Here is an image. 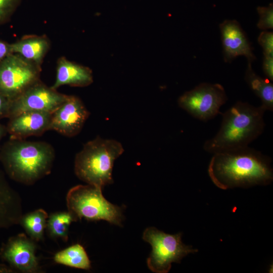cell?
I'll list each match as a JSON object with an SVG mask.
<instances>
[{
    "mask_svg": "<svg viewBox=\"0 0 273 273\" xmlns=\"http://www.w3.org/2000/svg\"><path fill=\"white\" fill-rule=\"evenodd\" d=\"M213 155L208 173L220 189L267 185L273 180L271 158L249 146Z\"/></svg>",
    "mask_w": 273,
    "mask_h": 273,
    "instance_id": "6da1fadb",
    "label": "cell"
},
{
    "mask_svg": "<svg viewBox=\"0 0 273 273\" xmlns=\"http://www.w3.org/2000/svg\"><path fill=\"white\" fill-rule=\"evenodd\" d=\"M261 106L237 102L224 113L217 133L206 140L204 150L211 154L237 150L248 146L264 131V114Z\"/></svg>",
    "mask_w": 273,
    "mask_h": 273,
    "instance_id": "7a4b0ae2",
    "label": "cell"
},
{
    "mask_svg": "<svg viewBox=\"0 0 273 273\" xmlns=\"http://www.w3.org/2000/svg\"><path fill=\"white\" fill-rule=\"evenodd\" d=\"M55 158L53 146L46 142L10 139L0 150V161L13 180L32 185L49 174Z\"/></svg>",
    "mask_w": 273,
    "mask_h": 273,
    "instance_id": "3957f363",
    "label": "cell"
},
{
    "mask_svg": "<svg viewBox=\"0 0 273 273\" xmlns=\"http://www.w3.org/2000/svg\"><path fill=\"white\" fill-rule=\"evenodd\" d=\"M124 151L119 142L98 136L85 143L76 155L75 173L87 184L103 188L113 183L114 161Z\"/></svg>",
    "mask_w": 273,
    "mask_h": 273,
    "instance_id": "277c9868",
    "label": "cell"
},
{
    "mask_svg": "<svg viewBox=\"0 0 273 273\" xmlns=\"http://www.w3.org/2000/svg\"><path fill=\"white\" fill-rule=\"evenodd\" d=\"M102 188L90 185H78L71 188L66 196L68 211L75 218L88 221L103 220L121 226L123 216L118 206L107 201Z\"/></svg>",
    "mask_w": 273,
    "mask_h": 273,
    "instance_id": "5b68a950",
    "label": "cell"
},
{
    "mask_svg": "<svg viewBox=\"0 0 273 273\" xmlns=\"http://www.w3.org/2000/svg\"><path fill=\"white\" fill-rule=\"evenodd\" d=\"M181 235V233L168 234L154 227L147 228L144 231L143 239L152 247L147 259L150 270L155 273H167L172 263H180L189 254L198 252L197 249L183 243Z\"/></svg>",
    "mask_w": 273,
    "mask_h": 273,
    "instance_id": "8992f818",
    "label": "cell"
},
{
    "mask_svg": "<svg viewBox=\"0 0 273 273\" xmlns=\"http://www.w3.org/2000/svg\"><path fill=\"white\" fill-rule=\"evenodd\" d=\"M41 67L13 53L0 62V94L12 100L40 81Z\"/></svg>",
    "mask_w": 273,
    "mask_h": 273,
    "instance_id": "52a82bcc",
    "label": "cell"
},
{
    "mask_svg": "<svg viewBox=\"0 0 273 273\" xmlns=\"http://www.w3.org/2000/svg\"><path fill=\"white\" fill-rule=\"evenodd\" d=\"M227 101L222 85L204 82L184 93L178 99L177 103L193 117L207 121L221 114L220 109Z\"/></svg>",
    "mask_w": 273,
    "mask_h": 273,
    "instance_id": "ba28073f",
    "label": "cell"
},
{
    "mask_svg": "<svg viewBox=\"0 0 273 273\" xmlns=\"http://www.w3.org/2000/svg\"><path fill=\"white\" fill-rule=\"evenodd\" d=\"M41 81L11 101L8 118L26 111L52 113L68 98Z\"/></svg>",
    "mask_w": 273,
    "mask_h": 273,
    "instance_id": "9c48e42d",
    "label": "cell"
},
{
    "mask_svg": "<svg viewBox=\"0 0 273 273\" xmlns=\"http://www.w3.org/2000/svg\"><path fill=\"white\" fill-rule=\"evenodd\" d=\"M33 239L24 233L10 237L0 248V257L14 269L34 273L40 271L36 246Z\"/></svg>",
    "mask_w": 273,
    "mask_h": 273,
    "instance_id": "30bf717a",
    "label": "cell"
},
{
    "mask_svg": "<svg viewBox=\"0 0 273 273\" xmlns=\"http://www.w3.org/2000/svg\"><path fill=\"white\" fill-rule=\"evenodd\" d=\"M89 115L82 101L69 95L67 99L52 113L50 130L67 136L77 135Z\"/></svg>",
    "mask_w": 273,
    "mask_h": 273,
    "instance_id": "8fae6325",
    "label": "cell"
},
{
    "mask_svg": "<svg viewBox=\"0 0 273 273\" xmlns=\"http://www.w3.org/2000/svg\"><path fill=\"white\" fill-rule=\"evenodd\" d=\"M219 29L225 62H231L240 56H245L250 63L256 59L247 36L238 21L225 20L219 24Z\"/></svg>",
    "mask_w": 273,
    "mask_h": 273,
    "instance_id": "7c38bea8",
    "label": "cell"
},
{
    "mask_svg": "<svg viewBox=\"0 0 273 273\" xmlns=\"http://www.w3.org/2000/svg\"><path fill=\"white\" fill-rule=\"evenodd\" d=\"M52 113L26 111L9 119L6 126L10 139L24 140L30 136L42 134L49 130Z\"/></svg>",
    "mask_w": 273,
    "mask_h": 273,
    "instance_id": "4fadbf2b",
    "label": "cell"
},
{
    "mask_svg": "<svg viewBox=\"0 0 273 273\" xmlns=\"http://www.w3.org/2000/svg\"><path fill=\"white\" fill-rule=\"evenodd\" d=\"M22 215L21 199L0 170V230L19 224Z\"/></svg>",
    "mask_w": 273,
    "mask_h": 273,
    "instance_id": "5bb4252c",
    "label": "cell"
},
{
    "mask_svg": "<svg viewBox=\"0 0 273 273\" xmlns=\"http://www.w3.org/2000/svg\"><path fill=\"white\" fill-rule=\"evenodd\" d=\"M93 82V73L90 68L61 57L57 61L56 79L51 87L57 90L65 85L84 87Z\"/></svg>",
    "mask_w": 273,
    "mask_h": 273,
    "instance_id": "9a60e30c",
    "label": "cell"
},
{
    "mask_svg": "<svg viewBox=\"0 0 273 273\" xmlns=\"http://www.w3.org/2000/svg\"><path fill=\"white\" fill-rule=\"evenodd\" d=\"M11 46L13 53L19 54L41 67L51 42L45 35H27L11 43Z\"/></svg>",
    "mask_w": 273,
    "mask_h": 273,
    "instance_id": "2e32d148",
    "label": "cell"
},
{
    "mask_svg": "<svg viewBox=\"0 0 273 273\" xmlns=\"http://www.w3.org/2000/svg\"><path fill=\"white\" fill-rule=\"evenodd\" d=\"M245 79L250 89L260 99L261 106L265 110H273V84L268 78L257 75L251 63H248Z\"/></svg>",
    "mask_w": 273,
    "mask_h": 273,
    "instance_id": "e0dca14e",
    "label": "cell"
},
{
    "mask_svg": "<svg viewBox=\"0 0 273 273\" xmlns=\"http://www.w3.org/2000/svg\"><path fill=\"white\" fill-rule=\"evenodd\" d=\"M54 261L71 267L89 270L91 262L84 247L79 244L70 246L56 253Z\"/></svg>",
    "mask_w": 273,
    "mask_h": 273,
    "instance_id": "ac0fdd59",
    "label": "cell"
},
{
    "mask_svg": "<svg viewBox=\"0 0 273 273\" xmlns=\"http://www.w3.org/2000/svg\"><path fill=\"white\" fill-rule=\"evenodd\" d=\"M49 215L42 209H38L23 215L19 224L29 237L38 242L43 239Z\"/></svg>",
    "mask_w": 273,
    "mask_h": 273,
    "instance_id": "d6986e66",
    "label": "cell"
},
{
    "mask_svg": "<svg viewBox=\"0 0 273 273\" xmlns=\"http://www.w3.org/2000/svg\"><path fill=\"white\" fill-rule=\"evenodd\" d=\"M75 221V218L68 211L53 213L48 217L46 229L52 238L61 239L66 242L68 239L69 226Z\"/></svg>",
    "mask_w": 273,
    "mask_h": 273,
    "instance_id": "ffe728a7",
    "label": "cell"
},
{
    "mask_svg": "<svg viewBox=\"0 0 273 273\" xmlns=\"http://www.w3.org/2000/svg\"><path fill=\"white\" fill-rule=\"evenodd\" d=\"M257 11L259 19L257 26L263 31L273 28V6L270 4L268 7H258Z\"/></svg>",
    "mask_w": 273,
    "mask_h": 273,
    "instance_id": "44dd1931",
    "label": "cell"
},
{
    "mask_svg": "<svg viewBox=\"0 0 273 273\" xmlns=\"http://www.w3.org/2000/svg\"><path fill=\"white\" fill-rule=\"evenodd\" d=\"M21 0H0V25L8 22Z\"/></svg>",
    "mask_w": 273,
    "mask_h": 273,
    "instance_id": "7402d4cb",
    "label": "cell"
},
{
    "mask_svg": "<svg viewBox=\"0 0 273 273\" xmlns=\"http://www.w3.org/2000/svg\"><path fill=\"white\" fill-rule=\"evenodd\" d=\"M258 43L263 49V56H273V33L262 31L258 37Z\"/></svg>",
    "mask_w": 273,
    "mask_h": 273,
    "instance_id": "603a6c76",
    "label": "cell"
},
{
    "mask_svg": "<svg viewBox=\"0 0 273 273\" xmlns=\"http://www.w3.org/2000/svg\"><path fill=\"white\" fill-rule=\"evenodd\" d=\"M262 68L266 78L273 80V56H263Z\"/></svg>",
    "mask_w": 273,
    "mask_h": 273,
    "instance_id": "cb8c5ba5",
    "label": "cell"
},
{
    "mask_svg": "<svg viewBox=\"0 0 273 273\" xmlns=\"http://www.w3.org/2000/svg\"><path fill=\"white\" fill-rule=\"evenodd\" d=\"M11 100L0 94V119L8 118Z\"/></svg>",
    "mask_w": 273,
    "mask_h": 273,
    "instance_id": "d4e9b609",
    "label": "cell"
},
{
    "mask_svg": "<svg viewBox=\"0 0 273 273\" xmlns=\"http://www.w3.org/2000/svg\"><path fill=\"white\" fill-rule=\"evenodd\" d=\"M12 54L11 43L0 40V62Z\"/></svg>",
    "mask_w": 273,
    "mask_h": 273,
    "instance_id": "484cf974",
    "label": "cell"
},
{
    "mask_svg": "<svg viewBox=\"0 0 273 273\" xmlns=\"http://www.w3.org/2000/svg\"><path fill=\"white\" fill-rule=\"evenodd\" d=\"M14 269L10 265L0 264V272H14Z\"/></svg>",
    "mask_w": 273,
    "mask_h": 273,
    "instance_id": "4316f807",
    "label": "cell"
},
{
    "mask_svg": "<svg viewBox=\"0 0 273 273\" xmlns=\"http://www.w3.org/2000/svg\"><path fill=\"white\" fill-rule=\"evenodd\" d=\"M7 133L8 132L6 126L0 123V141Z\"/></svg>",
    "mask_w": 273,
    "mask_h": 273,
    "instance_id": "83f0119b",
    "label": "cell"
}]
</instances>
